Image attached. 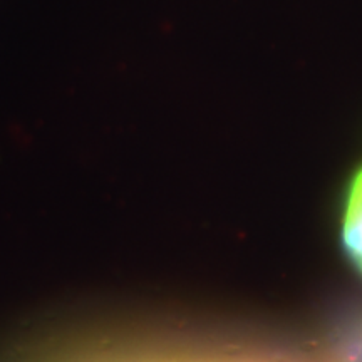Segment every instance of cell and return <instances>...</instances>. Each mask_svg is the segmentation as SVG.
Masks as SVG:
<instances>
[{"instance_id":"1","label":"cell","mask_w":362,"mask_h":362,"mask_svg":"<svg viewBox=\"0 0 362 362\" xmlns=\"http://www.w3.org/2000/svg\"><path fill=\"white\" fill-rule=\"evenodd\" d=\"M342 240L351 259L362 270V168L349 188L342 221Z\"/></svg>"}]
</instances>
